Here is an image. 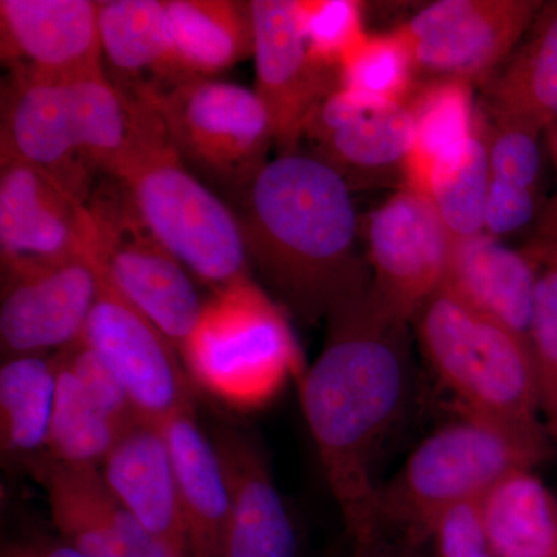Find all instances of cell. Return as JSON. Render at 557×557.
Returning <instances> with one entry per match:
<instances>
[{
    "mask_svg": "<svg viewBox=\"0 0 557 557\" xmlns=\"http://www.w3.org/2000/svg\"><path fill=\"white\" fill-rule=\"evenodd\" d=\"M180 357L194 383L237 409L263 408L306 372L284 307L252 278L214 292Z\"/></svg>",
    "mask_w": 557,
    "mask_h": 557,
    "instance_id": "cell-7",
    "label": "cell"
},
{
    "mask_svg": "<svg viewBox=\"0 0 557 557\" xmlns=\"http://www.w3.org/2000/svg\"><path fill=\"white\" fill-rule=\"evenodd\" d=\"M541 262L530 249H512L483 233L454 242L443 287L471 309L528 338Z\"/></svg>",
    "mask_w": 557,
    "mask_h": 557,
    "instance_id": "cell-21",
    "label": "cell"
},
{
    "mask_svg": "<svg viewBox=\"0 0 557 557\" xmlns=\"http://www.w3.org/2000/svg\"><path fill=\"white\" fill-rule=\"evenodd\" d=\"M490 183L486 143L475 121V134L467 149L432 171L418 193L432 201L454 242L467 240L483 234Z\"/></svg>",
    "mask_w": 557,
    "mask_h": 557,
    "instance_id": "cell-30",
    "label": "cell"
},
{
    "mask_svg": "<svg viewBox=\"0 0 557 557\" xmlns=\"http://www.w3.org/2000/svg\"><path fill=\"white\" fill-rule=\"evenodd\" d=\"M544 2L440 0L398 28L417 70L485 84L518 49Z\"/></svg>",
    "mask_w": 557,
    "mask_h": 557,
    "instance_id": "cell-12",
    "label": "cell"
},
{
    "mask_svg": "<svg viewBox=\"0 0 557 557\" xmlns=\"http://www.w3.org/2000/svg\"><path fill=\"white\" fill-rule=\"evenodd\" d=\"M317 361L300 379V406L355 549L380 542L375 463L410 386L409 322L373 293L327 318Z\"/></svg>",
    "mask_w": 557,
    "mask_h": 557,
    "instance_id": "cell-1",
    "label": "cell"
},
{
    "mask_svg": "<svg viewBox=\"0 0 557 557\" xmlns=\"http://www.w3.org/2000/svg\"><path fill=\"white\" fill-rule=\"evenodd\" d=\"M89 249L86 205L46 171L0 159V259L2 265L44 262Z\"/></svg>",
    "mask_w": 557,
    "mask_h": 557,
    "instance_id": "cell-17",
    "label": "cell"
},
{
    "mask_svg": "<svg viewBox=\"0 0 557 557\" xmlns=\"http://www.w3.org/2000/svg\"><path fill=\"white\" fill-rule=\"evenodd\" d=\"M362 10L357 0H296L300 32L318 64L339 73L348 51L368 35Z\"/></svg>",
    "mask_w": 557,
    "mask_h": 557,
    "instance_id": "cell-33",
    "label": "cell"
},
{
    "mask_svg": "<svg viewBox=\"0 0 557 557\" xmlns=\"http://www.w3.org/2000/svg\"><path fill=\"white\" fill-rule=\"evenodd\" d=\"M549 150H552L553 161L557 171V121L552 127L547 129Z\"/></svg>",
    "mask_w": 557,
    "mask_h": 557,
    "instance_id": "cell-39",
    "label": "cell"
},
{
    "mask_svg": "<svg viewBox=\"0 0 557 557\" xmlns=\"http://www.w3.org/2000/svg\"><path fill=\"white\" fill-rule=\"evenodd\" d=\"M0 53L11 75L75 79L104 72L98 2L0 0Z\"/></svg>",
    "mask_w": 557,
    "mask_h": 557,
    "instance_id": "cell-16",
    "label": "cell"
},
{
    "mask_svg": "<svg viewBox=\"0 0 557 557\" xmlns=\"http://www.w3.org/2000/svg\"><path fill=\"white\" fill-rule=\"evenodd\" d=\"M69 547L86 557H175L110 493L98 468L72 467L44 453L28 460Z\"/></svg>",
    "mask_w": 557,
    "mask_h": 557,
    "instance_id": "cell-18",
    "label": "cell"
},
{
    "mask_svg": "<svg viewBox=\"0 0 557 557\" xmlns=\"http://www.w3.org/2000/svg\"><path fill=\"white\" fill-rule=\"evenodd\" d=\"M409 106L416 121V138L406 186L421 190L432 171L467 149L475 134L478 112L472 84L456 78H437L416 87Z\"/></svg>",
    "mask_w": 557,
    "mask_h": 557,
    "instance_id": "cell-27",
    "label": "cell"
},
{
    "mask_svg": "<svg viewBox=\"0 0 557 557\" xmlns=\"http://www.w3.org/2000/svg\"><path fill=\"white\" fill-rule=\"evenodd\" d=\"M537 207V190L491 178L483 233L496 239L518 233L534 219Z\"/></svg>",
    "mask_w": 557,
    "mask_h": 557,
    "instance_id": "cell-36",
    "label": "cell"
},
{
    "mask_svg": "<svg viewBox=\"0 0 557 557\" xmlns=\"http://www.w3.org/2000/svg\"><path fill=\"white\" fill-rule=\"evenodd\" d=\"M174 465L190 557H223L230 491L214 442L197 424L194 409L161 424Z\"/></svg>",
    "mask_w": 557,
    "mask_h": 557,
    "instance_id": "cell-22",
    "label": "cell"
},
{
    "mask_svg": "<svg viewBox=\"0 0 557 557\" xmlns=\"http://www.w3.org/2000/svg\"><path fill=\"white\" fill-rule=\"evenodd\" d=\"M57 379V357L5 359L0 369L3 453L32 458L46 448Z\"/></svg>",
    "mask_w": 557,
    "mask_h": 557,
    "instance_id": "cell-28",
    "label": "cell"
},
{
    "mask_svg": "<svg viewBox=\"0 0 557 557\" xmlns=\"http://www.w3.org/2000/svg\"><path fill=\"white\" fill-rule=\"evenodd\" d=\"M102 60L123 83L137 91L182 79L175 61L174 36L166 0L98 2Z\"/></svg>",
    "mask_w": 557,
    "mask_h": 557,
    "instance_id": "cell-24",
    "label": "cell"
},
{
    "mask_svg": "<svg viewBox=\"0 0 557 557\" xmlns=\"http://www.w3.org/2000/svg\"><path fill=\"white\" fill-rule=\"evenodd\" d=\"M304 138L351 190L406 186L416 121L408 102H369L333 90L314 110ZM302 138V139H304Z\"/></svg>",
    "mask_w": 557,
    "mask_h": 557,
    "instance_id": "cell-14",
    "label": "cell"
},
{
    "mask_svg": "<svg viewBox=\"0 0 557 557\" xmlns=\"http://www.w3.org/2000/svg\"><path fill=\"white\" fill-rule=\"evenodd\" d=\"M479 508L497 557H557V498L533 469L502 479Z\"/></svg>",
    "mask_w": 557,
    "mask_h": 557,
    "instance_id": "cell-26",
    "label": "cell"
},
{
    "mask_svg": "<svg viewBox=\"0 0 557 557\" xmlns=\"http://www.w3.org/2000/svg\"><path fill=\"white\" fill-rule=\"evenodd\" d=\"M542 454L478 418L460 416L424 438L403 467L380 483L375 498L380 541L423 547L450 509L474 504L518 469H534Z\"/></svg>",
    "mask_w": 557,
    "mask_h": 557,
    "instance_id": "cell-6",
    "label": "cell"
},
{
    "mask_svg": "<svg viewBox=\"0 0 557 557\" xmlns=\"http://www.w3.org/2000/svg\"><path fill=\"white\" fill-rule=\"evenodd\" d=\"M369 265L380 302L412 322L445 282L454 239L424 194L403 186L369 215Z\"/></svg>",
    "mask_w": 557,
    "mask_h": 557,
    "instance_id": "cell-13",
    "label": "cell"
},
{
    "mask_svg": "<svg viewBox=\"0 0 557 557\" xmlns=\"http://www.w3.org/2000/svg\"><path fill=\"white\" fill-rule=\"evenodd\" d=\"M434 557H497L483 527L479 502L450 509L432 528Z\"/></svg>",
    "mask_w": 557,
    "mask_h": 557,
    "instance_id": "cell-35",
    "label": "cell"
},
{
    "mask_svg": "<svg viewBox=\"0 0 557 557\" xmlns=\"http://www.w3.org/2000/svg\"><path fill=\"white\" fill-rule=\"evenodd\" d=\"M536 255L542 265H544L545 262H549V260H557V245L556 247L542 249V251L536 252Z\"/></svg>",
    "mask_w": 557,
    "mask_h": 557,
    "instance_id": "cell-40",
    "label": "cell"
},
{
    "mask_svg": "<svg viewBox=\"0 0 557 557\" xmlns=\"http://www.w3.org/2000/svg\"><path fill=\"white\" fill-rule=\"evenodd\" d=\"M418 545L408 544V542L394 541L388 539L376 542L372 547L355 549V557H424Z\"/></svg>",
    "mask_w": 557,
    "mask_h": 557,
    "instance_id": "cell-37",
    "label": "cell"
},
{
    "mask_svg": "<svg viewBox=\"0 0 557 557\" xmlns=\"http://www.w3.org/2000/svg\"><path fill=\"white\" fill-rule=\"evenodd\" d=\"M127 94V91H126ZM159 113L190 171L247 194L274 145L269 112L255 90L212 78H182L132 91Z\"/></svg>",
    "mask_w": 557,
    "mask_h": 557,
    "instance_id": "cell-8",
    "label": "cell"
},
{
    "mask_svg": "<svg viewBox=\"0 0 557 557\" xmlns=\"http://www.w3.org/2000/svg\"><path fill=\"white\" fill-rule=\"evenodd\" d=\"M0 346L3 358L46 357L83 338L100 288V269L84 255L2 265Z\"/></svg>",
    "mask_w": 557,
    "mask_h": 557,
    "instance_id": "cell-11",
    "label": "cell"
},
{
    "mask_svg": "<svg viewBox=\"0 0 557 557\" xmlns=\"http://www.w3.org/2000/svg\"><path fill=\"white\" fill-rule=\"evenodd\" d=\"M528 341L536 372L542 424L557 458V260L544 263L539 276Z\"/></svg>",
    "mask_w": 557,
    "mask_h": 557,
    "instance_id": "cell-32",
    "label": "cell"
},
{
    "mask_svg": "<svg viewBox=\"0 0 557 557\" xmlns=\"http://www.w3.org/2000/svg\"><path fill=\"white\" fill-rule=\"evenodd\" d=\"M487 119L511 121L539 132L557 121V0L544 2L505 69L486 81Z\"/></svg>",
    "mask_w": 557,
    "mask_h": 557,
    "instance_id": "cell-23",
    "label": "cell"
},
{
    "mask_svg": "<svg viewBox=\"0 0 557 557\" xmlns=\"http://www.w3.org/2000/svg\"><path fill=\"white\" fill-rule=\"evenodd\" d=\"M137 104V134L113 177L129 190L150 233L190 274L214 292L251 278L239 215L193 174L157 110L143 98Z\"/></svg>",
    "mask_w": 557,
    "mask_h": 557,
    "instance_id": "cell-5",
    "label": "cell"
},
{
    "mask_svg": "<svg viewBox=\"0 0 557 557\" xmlns=\"http://www.w3.org/2000/svg\"><path fill=\"white\" fill-rule=\"evenodd\" d=\"M479 129L485 138L491 178L537 190L542 153V132L523 124L487 119L478 112Z\"/></svg>",
    "mask_w": 557,
    "mask_h": 557,
    "instance_id": "cell-34",
    "label": "cell"
},
{
    "mask_svg": "<svg viewBox=\"0 0 557 557\" xmlns=\"http://www.w3.org/2000/svg\"><path fill=\"white\" fill-rule=\"evenodd\" d=\"M256 95L269 112L278 153L295 152L314 110L339 87V73L318 64L300 32L296 0H255Z\"/></svg>",
    "mask_w": 557,
    "mask_h": 557,
    "instance_id": "cell-15",
    "label": "cell"
},
{
    "mask_svg": "<svg viewBox=\"0 0 557 557\" xmlns=\"http://www.w3.org/2000/svg\"><path fill=\"white\" fill-rule=\"evenodd\" d=\"M97 262L100 288L81 339L115 373L139 420L161 426L194 409L188 370L170 341L110 284Z\"/></svg>",
    "mask_w": 557,
    "mask_h": 557,
    "instance_id": "cell-10",
    "label": "cell"
},
{
    "mask_svg": "<svg viewBox=\"0 0 557 557\" xmlns=\"http://www.w3.org/2000/svg\"><path fill=\"white\" fill-rule=\"evenodd\" d=\"M137 101L101 75H10L2 89L0 159L33 164L86 203L97 172L113 177L137 134Z\"/></svg>",
    "mask_w": 557,
    "mask_h": 557,
    "instance_id": "cell-3",
    "label": "cell"
},
{
    "mask_svg": "<svg viewBox=\"0 0 557 557\" xmlns=\"http://www.w3.org/2000/svg\"><path fill=\"white\" fill-rule=\"evenodd\" d=\"M84 205L110 284L182 354L207 304L189 271L150 233L121 180L108 175Z\"/></svg>",
    "mask_w": 557,
    "mask_h": 557,
    "instance_id": "cell-9",
    "label": "cell"
},
{
    "mask_svg": "<svg viewBox=\"0 0 557 557\" xmlns=\"http://www.w3.org/2000/svg\"><path fill=\"white\" fill-rule=\"evenodd\" d=\"M57 361V394L47 454L72 467L98 468L127 431L95 403L60 355Z\"/></svg>",
    "mask_w": 557,
    "mask_h": 557,
    "instance_id": "cell-29",
    "label": "cell"
},
{
    "mask_svg": "<svg viewBox=\"0 0 557 557\" xmlns=\"http://www.w3.org/2000/svg\"><path fill=\"white\" fill-rule=\"evenodd\" d=\"M100 472L139 525L175 557H190L174 465L160 426L145 421L132 426L102 461Z\"/></svg>",
    "mask_w": 557,
    "mask_h": 557,
    "instance_id": "cell-20",
    "label": "cell"
},
{
    "mask_svg": "<svg viewBox=\"0 0 557 557\" xmlns=\"http://www.w3.org/2000/svg\"><path fill=\"white\" fill-rule=\"evenodd\" d=\"M417 338L458 416L478 418L547 456L536 372L525 336L440 288L418 311Z\"/></svg>",
    "mask_w": 557,
    "mask_h": 557,
    "instance_id": "cell-4",
    "label": "cell"
},
{
    "mask_svg": "<svg viewBox=\"0 0 557 557\" xmlns=\"http://www.w3.org/2000/svg\"><path fill=\"white\" fill-rule=\"evenodd\" d=\"M44 557H86L81 555L79 552H76L75 548L69 547V545H64V547H58L51 549V552L47 553Z\"/></svg>",
    "mask_w": 557,
    "mask_h": 557,
    "instance_id": "cell-38",
    "label": "cell"
},
{
    "mask_svg": "<svg viewBox=\"0 0 557 557\" xmlns=\"http://www.w3.org/2000/svg\"><path fill=\"white\" fill-rule=\"evenodd\" d=\"M214 446L230 491L223 557L298 556L295 525L265 456L234 429H222Z\"/></svg>",
    "mask_w": 557,
    "mask_h": 557,
    "instance_id": "cell-19",
    "label": "cell"
},
{
    "mask_svg": "<svg viewBox=\"0 0 557 557\" xmlns=\"http://www.w3.org/2000/svg\"><path fill=\"white\" fill-rule=\"evenodd\" d=\"M417 65L403 33H375L348 51L339 65V87L369 102H408Z\"/></svg>",
    "mask_w": 557,
    "mask_h": 557,
    "instance_id": "cell-31",
    "label": "cell"
},
{
    "mask_svg": "<svg viewBox=\"0 0 557 557\" xmlns=\"http://www.w3.org/2000/svg\"><path fill=\"white\" fill-rule=\"evenodd\" d=\"M182 78H212L255 53L251 2L166 0Z\"/></svg>",
    "mask_w": 557,
    "mask_h": 557,
    "instance_id": "cell-25",
    "label": "cell"
},
{
    "mask_svg": "<svg viewBox=\"0 0 557 557\" xmlns=\"http://www.w3.org/2000/svg\"><path fill=\"white\" fill-rule=\"evenodd\" d=\"M351 190L313 153H278L245 194L240 225L249 267L304 322L327 319L368 292Z\"/></svg>",
    "mask_w": 557,
    "mask_h": 557,
    "instance_id": "cell-2",
    "label": "cell"
}]
</instances>
